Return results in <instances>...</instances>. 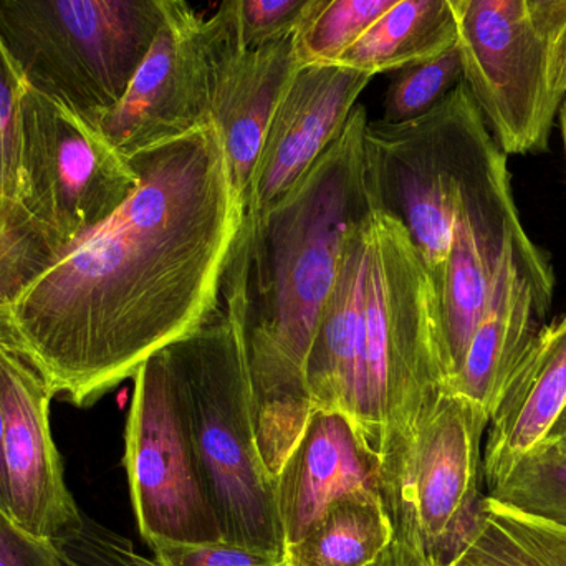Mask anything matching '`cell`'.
<instances>
[{
	"mask_svg": "<svg viewBox=\"0 0 566 566\" xmlns=\"http://www.w3.org/2000/svg\"><path fill=\"white\" fill-rule=\"evenodd\" d=\"M379 461L339 412H312L305 432L275 479L285 547L298 544L323 512L345 495L379 492Z\"/></svg>",
	"mask_w": 566,
	"mask_h": 566,
	"instance_id": "17",
	"label": "cell"
},
{
	"mask_svg": "<svg viewBox=\"0 0 566 566\" xmlns=\"http://www.w3.org/2000/svg\"><path fill=\"white\" fill-rule=\"evenodd\" d=\"M128 201L63 252L0 322L52 391L78 409L201 329L245 209L212 125L129 158Z\"/></svg>",
	"mask_w": 566,
	"mask_h": 566,
	"instance_id": "1",
	"label": "cell"
},
{
	"mask_svg": "<svg viewBox=\"0 0 566 566\" xmlns=\"http://www.w3.org/2000/svg\"><path fill=\"white\" fill-rule=\"evenodd\" d=\"M366 219L368 216L346 239L338 275L319 316L305 365L313 411L339 412L346 419L352 409L356 338L365 308L368 277Z\"/></svg>",
	"mask_w": 566,
	"mask_h": 566,
	"instance_id": "19",
	"label": "cell"
},
{
	"mask_svg": "<svg viewBox=\"0 0 566 566\" xmlns=\"http://www.w3.org/2000/svg\"><path fill=\"white\" fill-rule=\"evenodd\" d=\"M159 566H293L286 554L241 547L229 542L211 544H151Z\"/></svg>",
	"mask_w": 566,
	"mask_h": 566,
	"instance_id": "29",
	"label": "cell"
},
{
	"mask_svg": "<svg viewBox=\"0 0 566 566\" xmlns=\"http://www.w3.org/2000/svg\"><path fill=\"white\" fill-rule=\"evenodd\" d=\"M222 541L286 554L275 481L258 448L251 382L224 306L195 335L166 348Z\"/></svg>",
	"mask_w": 566,
	"mask_h": 566,
	"instance_id": "5",
	"label": "cell"
},
{
	"mask_svg": "<svg viewBox=\"0 0 566 566\" xmlns=\"http://www.w3.org/2000/svg\"><path fill=\"white\" fill-rule=\"evenodd\" d=\"M0 566H66L53 545L36 541L0 511Z\"/></svg>",
	"mask_w": 566,
	"mask_h": 566,
	"instance_id": "31",
	"label": "cell"
},
{
	"mask_svg": "<svg viewBox=\"0 0 566 566\" xmlns=\"http://www.w3.org/2000/svg\"><path fill=\"white\" fill-rule=\"evenodd\" d=\"M186 0H0V43L29 88L96 129Z\"/></svg>",
	"mask_w": 566,
	"mask_h": 566,
	"instance_id": "4",
	"label": "cell"
},
{
	"mask_svg": "<svg viewBox=\"0 0 566 566\" xmlns=\"http://www.w3.org/2000/svg\"><path fill=\"white\" fill-rule=\"evenodd\" d=\"M491 418L444 391L379 461V492L401 566H442L481 502L482 436Z\"/></svg>",
	"mask_w": 566,
	"mask_h": 566,
	"instance_id": "7",
	"label": "cell"
},
{
	"mask_svg": "<svg viewBox=\"0 0 566 566\" xmlns=\"http://www.w3.org/2000/svg\"><path fill=\"white\" fill-rule=\"evenodd\" d=\"M544 441L548 442V444L557 446L558 449L566 452V405L565 408L562 409L557 421L554 422L551 431H548V434L545 436Z\"/></svg>",
	"mask_w": 566,
	"mask_h": 566,
	"instance_id": "35",
	"label": "cell"
},
{
	"mask_svg": "<svg viewBox=\"0 0 566 566\" xmlns=\"http://www.w3.org/2000/svg\"><path fill=\"white\" fill-rule=\"evenodd\" d=\"M392 541L381 494L355 492L333 502L286 557L293 566H368Z\"/></svg>",
	"mask_w": 566,
	"mask_h": 566,
	"instance_id": "22",
	"label": "cell"
},
{
	"mask_svg": "<svg viewBox=\"0 0 566 566\" xmlns=\"http://www.w3.org/2000/svg\"><path fill=\"white\" fill-rule=\"evenodd\" d=\"M554 289L551 261L525 232L521 218L515 219L488 302L449 391L471 399L491 418L512 373L547 326Z\"/></svg>",
	"mask_w": 566,
	"mask_h": 566,
	"instance_id": "14",
	"label": "cell"
},
{
	"mask_svg": "<svg viewBox=\"0 0 566 566\" xmlns=\"http://www.w3.org/2000/svg\"><path fill=\"white\" fill-rule=\"evenodd\" d=\"M20 175L22 205L66 249L108 221L138 186L129 159L32 88L22 102Z\"/></svg>",
	"mask_w": 566,
	"mask_h": 566,
	"instance_id": "9",
	"label": "cell"
},
{
	"mask_svg": "<svg viewBox=\"0 0 566 566\" xmlns=\"http://www.w3.org/2000/svg\"><path fill=\"white\" fill-rule=\"evenodd\" d=\"M401 0H312L293 35L296 63H333Z\"/></svg>",
	"mask_w": 566,
	"mask_h": 566,
	"instance_id": "25",
	"label": "cell"
},
{
	"mask_svg": "<svg viewBox=\"0 0 566 566\" xmlns=\"http://www.w3.org/2000/svg\"><path fill=\"white\" fill-rule=\"evenodd\" d=\"M535 29L544 36L547 45L564 29L566 22V0H525Z\"/></svg>",
	"mask_w": 566,
	"mask_h": 566,
	"instance_id": "32",
	"label": "cell"
},
{
	"mask_svg": "<svg viewBox=\"0 0 566 566\" xmlns=\"http://www.w3.org/2000/svg\"><path fill=\"white\" fill-rule=\"evenodd\" d=\"M452 9H454L455 15H458V20H461L462 12H464L465 3L468 0H449Z\"/></svg>",
	"mask_w": 566,
	"mask_h": 566,
	"instance_id": "39",
	"label": "cell"
},
{
	"mask_svg": "<svg viewBox=\"0 0 566 566\" xmlns=\"http://www.w3.org/2000/svg\"><path fill=\"white\" fill-rule=\"evenodd\" d=\"M548 86L555 102L562 106L566 98V22L548 46Z\"/></svg>",
	"mask_w": 566,
	"mask_h": 566,
	"instance_id": "33",
	"label": "cell"
},
{
	"mask_svg": "<svg viewBox=\"0 0 566 566\" xmlns=\"http://www.w3.org/2000/svg\"><path fill=\"white\" fill-rule=\"evenodd\" d=\"M464 82V62L459 45L434 59L398 70L382 103L385 123H406L421 118L444 102Z\"/></svg>",
	"mask_w": 566,
	"mask_h": 566,
	"instance_id": "26",
	"label": "cell"
},
{
	"mask_svg": "<svg viewBox=\"0 0 566 566\" xmlns=\"http://www.w3.org/2000/svg\"><path fill=\"white\" fill-rule=\"evenodd\" d=\"M458 42L449 0H401L333 63L375 76L434 59Z\"/></svg>",
	"mask_w": 566,
	"mask_h": 566,
	"instance_id": "20",
	"label": "cell"
},
{
	"mask_svg": "<svg viewBox=\"0 0 566 566\" xmlns=\"http://www.w3.org/2000/svg\"><path fill=\"white\" fill-rule=\"evenodd\" d=\"M0 511L9 515V485H7L6 455H3L2 398H0Z\"/></svg>",
	"mask_w": 566,
	"mask_h": 566,
	"instance_id": "34",
	"label": "cell"
},
{
	"mask_svg": "<svg viewBox=\"0 0 566 566\" xmlns=\"http://www.w3.org/2000/svg\"><path fill=\"white\" fill-rule=\"evenodd\" d=\"M368 566H399V558L398 554H396L395 545H389V547Z\"/></svg>",
	"mask_w": 566,
	"mask_h": 566,
	"instance_id": "37",
	"label": "cell"
},
{
	"mask_svg": "<svg viewBox=\"0 0 566 566\" xmlns=\"http://www.w3.org/2000/svg\"><path fill=\"white\" fill-rule=\"evenodd\" d=\"M27 88L29 86L0 43V201L20 206H23L20 126Z\"/></svg>",
	"mask_w": 566,
	"mask_h": 566,
	"instance_id": "27",
	"label": "cell"
},
{
	"mask_svg": "<svg viewBox=\"0 0 566 566\" xmlns=\"http://www.w3.org/2000/svg\"><path fill=\"white\" fill-rule=\"evenodd\" d=\"M245 49L295 35L312 0H232Z\"/></svg>",
	"mask_w": 566,
	"mask_h": 566,
	"instance_id": "28",
	"label": "cell"
},
{
	"mask_svg": "<svg viewBox=\"0 0 566 566\" xmlns=\"http://www.w3.org/2000/svg\"><path fill=\"white\" fill-rule=\"evenodd\" d=\"M492 138L465 82L421 118L366 125L365 175L373 206L408 231L438 296L444 283L459 185Z\"/></svg>",
	"mask_w": 566,
	"mask_h": 566,
	"instance_id": "6",
	"label": "cell"
},
{
	"mask_svg": "<svg viewBox=\"0 0 566 566\" xmlns=\"http://www.w3.org/2000/svg\"><path fill=\"white\" fill-rule=\"evenodd\" d=\"M468 83L505 155L547 149L560 105L548 86V45L525 0H468L459 20Z\"/></svg>",
	"mask_w": 566,
	"mask_h": 566,
	"instance_id": "10",
	"label": "cell"
},
{
	"mask_svg": "<svg viewBox=\"0 0 566 566\" xmlns=\"http://www.w3.org/2000/svg\"><path fill=\"white\" fill-rule=\"evenodd\" d=\"M221 45L212 80L211 125L221 139L235 191L248 209L255 166L275 108L295 72L293 36L245 49L232 0H222Z\"/></svg>",
	"mask_w": 566,
	"mask_h": 566,
	"instance_id": "16",
	"label": "cell"
},
{
	"mask_svg": "<svg viewBox=\"0 0 566 566\" xmlns=\"http://www.w3.org/2000/svg\"><path fill=\"white\" fill-rule=\"evenodd\" d=\"M66 251L23 206L0 201V322Z\"/></svg>",
	"mask_w": 566,
	"mask_h": 566,
	"instance_id": "23",
	"label": "cell"
},
{
	"mask_svg": "<svg viewBox=\"0 0 566 566\" xmlns=\"http://www.w3.org/2000/svg\"><path fill=\"white\" fill-rule=\"evenodd\" d=\"M558 118H560L562 139H564L565 159H566V98L562 103L560 112H558Z\"/></svg>",
	"mask_w": 566,
	"mask_h": 566,
	"instance_id": "38",
	"label": "cell"
},
{
	"mask_svg": "<svg viewBox=\"0 0 566 566\" xmlns=\"http://www.w3.org/2000/svg\"><path fill=\"white\" fill-rule=\"evenodd\" d=\"M517 218L507 155L492 138L465 169L455 199L448 265L439 295L449 385L464 361L501 265L509 231Z\"/></svg>",
	"mask_w": 566,
	"mask_h": 566,
	"instance_id": "13",
	"label": "cell"
},
{
	"mask_svg": "<svg viewBox=\"0 0 566 566\" xmlns=\"http://www.w3.org/2000/svg\"><path fill=\"white\" fill-rule=\"evenodd\" d=\"M0 398L9 517L36 541L53 545L72 534L83 512L65 481L50 426L49 385L0 333Z\"/></svg>",
	"mask_w": 566,
	"mask_h": 566,
	"instance_id": "12",
	"label": "cell"
},
{
	"mask_svg": "<svg viewBox=\"0 0 566 566\" xmlns=\"http://www.w3.org/2000/svg\"><path fill=\"white\" fill-rule=\"evenodd\" d=\"M488 497L515 514L566 531V452L542 441L518 459Z\"/></svg>",
	"mask_w": 566,
	"mask_h": 566,
	"instance_id": "24",
	"label": "cell"
},
{
	"mask_svg": "<svg viewBox=\"0 0 566 566\" xmlns=\"http://www.w3.org/2000/svg\"><path fill=\"white\" fill-rule=\"evenodd\" d=\"M221 9L171 23L156 36L119 102L96 132L123 158L211 125L212 80L221 45Z\"/></svg>",
	"mask_w": 566,
	"mask_h": 566,
	"instance_id": "11",
	"label": "cell"
},
{
	"mask_svg": "<svg viewBox=\"0 0 566 566\" xmlns=\"http://www.w3.org/2000/svg\"><path fill=\"white\" fill-rule=\"evenodd\" d=\"M60 544L75 548L99 566H159L155 558L138 554L132 541L112 528L103 527L85 514L80 527L60 538Z\"/></svg>",
	"mask_w": 566,
	"mask_h": 566,
	"instance_id": "30",
	"label": "cell"
},
{
	"mask_svg": "<svg viewBox=\"0 0 566 566\" xmlns=\"http://www.w3.org/2000/svg\"><path fill=\"white\" fill-rule=\"evenodd\" d=\"M53 547L56 548V552H59L60 557H62L66 566H99L95 564V562L90 560L88 557H85V555L76 552L75 548L69 547V545L56 544L53 545Z\"/></svg>",
	"mask_w": 566,
	"mask_h": 566,
	"instance_id": "36",
	"label": "cell"
},
{
	"mask_svg": "<svg viewBox=\"0 0 566 566\" xmlns=\"http://www.w3.org/2000/svg\"><path fill=\"white\" fill-rule=\"evenodd\" d=\"M368 115L356 105L335 142L289 195L245 212L221 290L251 382L262 462L277 479L312 418L305 365L346 239L373 206L365 175Z\"/></svg>",
	"mask_w": 566,
	"mask_h": 566,
	"instance_id": "2",
	"label": "cell"
},
{
	"mask_svg": "<svg viewBox=\"0 0 566 566\" xmlns=\"http://www.w3.org/2000/svg\"><path fill=\"white\" fill-rule=\"evenodd\" d=\"M566 405V315L545 326L502 389L482 455L489 489L541 444Z\"/></svg>",
	"mask_w": 566,
	"mask_h": 566,
	"instance_id": "18",
	"label": "cell"
},
{
	"mask_svg": "<svg viewBox=\"0 0 566 566\" xmlns=\"http://www.w3.org/2000/svg\"><path fill=\"white\" fill-rule=\"evenodd\" d=\"M366 226L368 277L348 421L381 461L448 391L451 375L438 292L408 231L379 209Z\"/></svg>",
	"mask_w": 566,
	"mask_h": 566,
	"instance_id": "3",
	"label": "cell"
},
{
	"mask_svg": "<svg viewBox=\"0 0 566 566\" xmlns=\"http://www.w3.org/2000/svg\"><path fill=\"white\" fill-rule=\"evenodd\" d=\"M442 566H566V531L482 495Z\"/></svg>",
	"mask_w": 566,
	"mask_h": 566,
	"instance_id": "21",
	"label": "cell"
},
{
	"mask_svg": "<svg viewBox=\"0 0 566 566\" xmlns=\"http://www.w3.org/2000/svg\"><path fill=\"white\" fill-rule=\"evenodd\" d=\"M371 78L336 63L296 66L265 133L245 212L268 211L302 181L342 133Z\"/></svg>",
	"mask_w": 566,
	"mask_h": 566,
	"instance_id": "15",
	"label": "cell"
},
{
	"mask_svg": "<svg viewBox=\"0 0 566 566\" xmlns=\"http://www.w3.org/2000/svg\"><path fill=\"white\" fill-rule=\"evenodd\" d=\"M123 464L146 544L222 541L166 349L133 376Z\"/></svg>",
	"mask_w": 566,
	"mask_h": 566,
	"instance_id": "8",
	"label": "cell"
}]
</instances>
